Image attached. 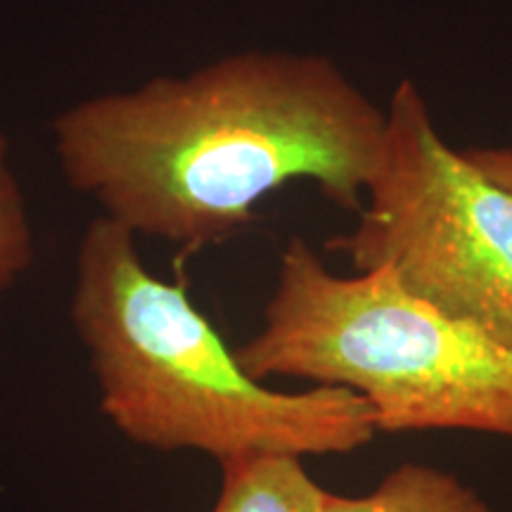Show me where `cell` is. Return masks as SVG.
I'll return each instance as SVG.
<instances>
[{
    "label": "cell",
    "mask_w": 512,
    "mask_h": 512,
    "mask_svg": "<svg viewBox=\"0 0 512 512\" xmlns=\"http://www.w3.org/2000/svg\"><path fill=\"white\" fill-rule=\"evenodd\" d=\"M384 126L387 110L330 57L242 50L74 102L53 121V155L102 216L195 254L290 183L356 214Z\"/></svg>",
    "instance_id": "cell-1"
},
{
    "label": "cell",
    "mask_w": 512,
    "mask_h": 512,
    "mask_svg": "<svg viewBox=\"0 0 512 512\" xmlns=\"http://www.w3.org/2000/svg\"><path fill=\"white\" fill-rule=\"evenodd\" d=\"M69 316L114 430L152 451L219 465L252 456H347L375 437L361 396L283 392L240 363L185 280L152 273L138 235L110 216L83 230Z\"/></svg>",
    "instance_id": "cell-2"
},
{
    "label": "cell",
    "mask_w": 512,
    "mask_h": 512,
    "mask_svg": "<svg viewBox=\"0 0 512 512\" xmlns=\"http://www.w3.org/2000/svg\"><path fill=\"white\" fill-rule=\"evenodd\" d=\"M256 380L361 396L375 432L512 439V347L441 311L387 268L337 275L304 238L280 252L264 323L235 347Z\"/></svg>",
    "instance_id": "cell-3"
},
{
    "label": "cell",
    "mask_w": 512,
    "mask_h": 512,
    "mask_svg": "<svg viewBox=\"0 0 512 512\" xmlns=\"http://www.w3.org/2000/svg\"><path fill=\"white\" fill-rule=\"evenodd\" d=\"M356 226L328 249L512 347V190L439 133L411 79L394 88Z\"/></svg>",
    "instance_id": "cell-4"
},
{
    "label": "cell",
    "mask_w": 512,
    "mask_h": 512,
    "mask_svg": "<svg viewBox=\"0 0 512 512\" xmlns=\"http://www.w3.org/2000/svg\"><path fill=\"white\" fill-rule=\"evenodd\" d=\"M318 512H494L472 486L422 463L394 467L373 491L342 496L323 489Z\"/></svg>",
    "instance_id": "cell-5"
},
{
    "label": "cell",
    "mask_w": 512,
    "mask_h": 512,
    "mask_svg": "<svg viewBox=\"0 0 512 512\" xmlns=\"http://www.w3.org/2000/svg\"><path fill=\"white\" fill-rule=\"evenodd\" d=\"M221 491L214 512H318L323 486L309 475L304 458L252 456L221 465Z\"/></svg>",
    "instance_id": "cell-6"
},
{
    "label": "cell",
    "mask_w": 512,
    "mask_h": 512,
    "mask_svg": "<svg viewBox=\"0 0 512 512\" xmlns=\"http://www.w3.org/2000/svg\"><path fill=\"white\" fill-rule=\"evenodd\" d=\"M36 259L29 202L12 162V145L0 128V294L12 290Z\"/></svg>",
    "instance_id": "cell-7"
},
{
    "label": "cell",
    "mask_w": 512,
    "mask_h": 512,
    "mask_svg": "<svg viewBox=\"0 0 512 512\" xmlns=\"http://www.w3.org/2000/svg\"><path fill=\"white\" fill-rule=\"evenodd\" d=\"M463 152L491 181L512 190V147H465Z\"/></svg>",
    "instance_id": "cell-8"
}]
</instances>
